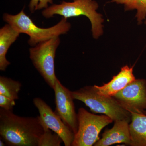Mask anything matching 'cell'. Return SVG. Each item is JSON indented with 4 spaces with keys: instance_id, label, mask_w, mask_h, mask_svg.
<instances>
[{
    "instance_id": "cell-3",
    "label": "cell",
    "mask_w": 146,
    "mask_h": 146,
    "mask_svg": "<svg viewBox=\"0 0 146 146\" xmlns=\"http://www.w3.org/2000/svg\"><path fill=\"white\" fill-rule=\"evenodd\" d=\"M98 5L94 0H74L68 2L63 1L59 4H53L42 12L46 18H52L55 15H59L68 19L71 17L84 16L91 22L93 37L97 39L103 33L102 23L104 22L101 14L97 10Z\"/></svg>"
},
{
    "instance_id": "cell-9",
    "label": "cell",
    "mask_w": 146,
    "mask_h": 146,
    "mask_svg": "<svg viewBox=\"0 0 146 146\" xmlns=\"http://www.w3.org/2000/svg\"><path fill=\"white\" fill-rule=\"evenodd\" d=\"M33 102L47 127L60 136L65 146H72L75 134L70 127L44 100L39 98H35Z\"/></svg>"
},
{
    "instance_id": "cell-6",
    "label": "cell",
    "mask_w": 146,
    "mask_h": 146,
    "mask_svg": "<svg viewBox=\"0 0 146 146\" xmlns=\"http://www.w3.org/2000/svg\"><path fill=\"white\" fill-rule=\"evenodd\" d=\"M78 129L75 134L72 146H91L100 140V133L106 126L113 122L106 115H97L83 108L77 114Z\"/></svg>"
},
{
    "instance_id": "cell-10",
    "label": "cell",
    "mask_w": 146,
    "mask_h": 146,
    "mask_svg": "<svg viewBox=\"0 0 146 146\" xmlns=\"http://www.w3.org/2000/svg\"><path fill=\"white\" fill-rule=\"evenodd\" d=\"M130 122L127 120L115 122L113 127L105 131L102 138L94 146H109L120 143L131 146L132 140L129 129Z\"/></svg>"
},
{
    "instance_id": "cell-20",
    "label": "cell",
    "mask_w": 146,
    "mask_h": 146,
    "mask_svg": "<svg viewBox=\"0 0 146 146\" xmlns=\"http://www.w3.org/2000/svg\"><path fill=\"white\" fill-rule=\"evenodd\" d=\"M143 113H144V114H146V110H145V111H143Z\"/></svg>"
},
{
    "instance_id": "cell-12",
    "label": "cell",
    "mask_w": 146,
    "mask_h": 146,
    "mask_svg": "<svg viewBox=\"0 0 146 146\" xmlns=\"http://www.w3.org/2000/svg\"><path fill=\"white\" fill-rule=\"evenodd\" d=\"M20 33L10 25L6 24L0 29V70L5 71L10 62L6 58L11 46L16 41Z\"/></svg>"
},
{
    "instance_id": "cell-5",
    "label": "cell",
    "mask_w": 146,
    "mask_h": 146,
    "mask_svg": "<svg viewBox=\"0 0 146 146\" xmlns=\"http://www.w3.org/2000/svg\"><path fill=\"white\" fill-rule=\"evenodd\" d=\"M60 44L59 36L41 42L30 48V58L47 84L52 89L57 79L55 72L56 52Z\"/></svg>"
},
{
    "instance_id": "cell-8",
    "label": "cell",
    "mask_w": 146,
    "mask_h": 146,
    "mask_svg": "<svg viewBox=\"0 0 146 146\" xmlns=\"http://www.w3.org/2000/svg\"><path fill=\"white\" fill-rule=\"evenodd\" d=\"M53 89L55 94V112L75 134L78 129V121L72 91L63 86L58 78Z\"/></svg>"
},
{
    "instance_id": "cell-14",
    "label": "cell",
    "mask_w": 146,
    "mask_h": 146,
    "mask_svg": "<svg viewBox=\"0 0 146 146\" xmlns=\"http://www.w3.org/2000/svg\"><path fill=\"white\" fill-rule=\"evenodd\" d=\"M21 82L6 77H0V94L17 100L19 99L18 94L22 87Z\"/></svg>"
},
{
    "instance_id": "cell-17",
    "label": "cell",
    "mask_w": 146,
    "mask_h": 146,
    "mask_svg": "<svg viewBox=\"0 0 146 146\" xmlns=\"http://www.w3.org/2000/svg\"><path fill=\"white\" fill-rule=\"evenodd\" d=\"M53 4V0H31L29 8L31 13L36 10L48 7V4Z\"/></svg>"
},
{
    "instance_id": "cell-18",
    "label": "cell",
    "mask_w": 146,
    "mask_h": 146,
    "mask_svg": "<svg viewBox=\"0 0 146 146\" xmlns=\"http://www.w3.org/2000/svg\"><path fill=\"white\" fill-rule=\"evenodd\" d=\"M16 105L15 100L0 94V107L8 111H13V106Z\"/></svg>"
},
{
    "instance_id": "cell-2",
    "label": "cell",
    "mask_w": 146,
    "mask_h": 146,
    "mask_svg": "<svg viewBox=\"0 0 146 146\" xmlns=\"http://www.w3.org/2000/svg\"><path fill=\"white\" fill-rule=\"evenodd\" d=\"M3 19L16 31L28 35L29 39L28 43L32 47L61 35L66 34L71 28L70 23L67 21V19L63 17L54 26L48 28L39 27L26 14L24 9L16 15L4 13Z\"/></svg>"
},
{
    "instance_id": "cell-1",
    "label": "cell",
    "mask_w": 146,
    "mask_h": 146,
    "mask_svg": "<svg viewBox=\"0 0 146 146\" xmlns=\"http://www.w3.org/2000/svg\"><path fill=\"white\" fill-rule=\"evenodd\" d=\"M45 126L39 116L20 117L0 109V136L9 146H38Z\"/></svg>"
},
{
    "instance_id": "cell-19",
    "label": "cell",
    "mask_w": 146,
    "mask_h": 146,
    "mask_svg": "<svg viewBox=\"0 0 146 146\" xmlns=\"http://www.w3.org/2000/svg\"><path fill=\"white\" fill-rule=\"evenodd\" d=\"M5 145V143L3 140H0V146H4Z\"/></svg>"
},
{
    "instance_id": "cell-13",
    "label": "cell",
    "mask_w": 146,
    "mask_h": 146,
    "mask_svg": "<svg viewBox=\"0 0 146 146\" xmlns=\"http://www.w3.org/2000/svg\"><path fill=\"white\" fill-rule=\"evenodd\" d=\"M129 129L132 146H146V114L131 112Z\"/></svg>"
},
{
    "instance_id": "cell-15",
    "label": "cell",
    "mask_w": 146,
    "mask_h": 146,
    "mask_svg": "<svg viewBox=\"0 0 146 146\" xmlns=\"http://www.w3.org/2000/svg\"><path fill=\"white\" fill-rule=\"evenodd\" d=\"M111 2L124 6L125 10L130 11L136 9L138 25H141L146 17V0H111Z\"/></svg>"
},
{
    "instance_id": "cell-4",
    "label": "cell",
    "mask_w": 146,
    "mask_h": 146,
    "mask_svg": "<svg viewBox=\"0 0 146 146\" xmlns=\"http://www.w3.org/2000/svg\"><path fill=\"white\" fill-rule=\"evenodd\" d=\"M74 100L82 102L91 112L106 115L113 121L127 120L131 122V115L124 109L114 97L106 96L98 93L94 86H86L72 91Z\"/></svg>"
},
{
    "instance_id": "cell-21",
    "label": "cell",
    "mask_w": 146,
    "mask_h": 146,
    "mask_svg": "<svg viewBox=\"0 0 146 146\" xmlns=\"http://www.w3.org/2000/svg\"><path fill=\"white\" fill-rule=\"evenodd\" d=\"M145 25H146V19L145 20Z\"/></svg>"
},
{
    "instance_id": "cell-16",
    "label": "cell",
    "mask_w": 146,
    "mask_h": 146,
    "mask_svg": "<svg viewBox=\"0 0 146 146\" xmlns=\"http://www.w3.org/2000/svg\"><path fill=\"white\" fill-rule=\"evenodd\" d=\"M45 126V131L39 140L38 146H60L63 142L57 133Z\"/></svg>"
},
{
    "instance_id": "cell-11",
    "label": "cell",
    "mask_w": 146,
    "mask_h": 146,
    "mask_svg": "<svg viewBox=\"0 0 146 146\" xmlns=\"http://www.w3.org/2000/svg\"><path fill=\"white\" fill-rule=\"evenodd\" d=\"M135 79L136 78L133 74V67L125 65L109 82L101 86L96 85L94 86L99 94L106 96L113 97Z\"/></svg>"
},
{
    "instance_id": "cell-7",
    "label": "cell",
    "mask_w": 146,
    "mask_h": 146,
    "mask_svg": "<svg viewBox=\"0 0 146 146\" xmlns=\"http://www.w3.org/2000/svg\"><path fill=\"white\" fill-rule=\"evenodd\" d=\"M113 97L130 113H143L146 110V80L137 79Z\"/></svg>"
}]
</instances>
